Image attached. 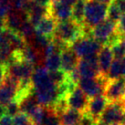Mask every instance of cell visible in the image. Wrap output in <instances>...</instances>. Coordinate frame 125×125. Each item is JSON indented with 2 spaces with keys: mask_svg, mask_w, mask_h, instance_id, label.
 Wrapping results in <instances>:
<instances>
[{
  "mask_svg": "<svg viewBox=\"0 0 125 125\" xmlns=\"http://www.w3.org/2000/svg\"><path fill=\"white\" fill-rule=\"evenodd\" d=\"M76 1H87V0H76Z\"/></svg>",
  "mask_w": 125,
  "mask_h": 125,
  "instance_id": "42",
  "label": "cell"
},
{
  "mask_svg": "<svg viewBox=\"0 0 125 125\" xmlns=\"http://www.w3.org/2000/svg\"><path fill=\"white\" fill-rule=\"evenodd\" d=\"M27 20H28V18H23L22 16H21V15L17 14V13L10 12L6 17L7 29L12 32L20 33L21 26Z\"/></svg>",
  "mask_w": 125,
  "mask_h": 125,
  "instance_id": "19",
  "label": "cell"
},
{
  "mask_svg": "<svg viewBox=\"0 0 125 125\" xmlns=\"http://www.w3.org/2000/svg\"><path fill=\"white\" fill-rule=\"evenodd\" d=\"M116 32V23L105 19L91 30V36L102 45H105L109 38Z\"/></svg>",
  "mask_w": 125,
  "mask_h": 125,
  "instance_id": "10",
  "label": "cell"
},
{
  "mask_svg": "<svg viewBox=\"0 0 125 125\" xmlns=\"http://www.w3.org/2000/svg\"><path fill=\"white\" fill-rule=\"evenodd\" d=\"M85 6L86 1H76L72 9V20L81 25H83Z\"/></svg>",
  "mask_w": 125,
  "mask_h": 125,
  "instance_id": "20",
  "label": "cell"
},
{
  "mask_svg": "<svg viewBox=\"0 0 125 125\" xmlns=\"http://www.w3.org/2000/svg\"><path fill=\"white\" fill-rule=\"evenodd\" d=\"M107 9L108 5L101 4L96 0L86 1L83 26L92 29L107 19Z\"/></svg>",
  "mask_w": 125,
  "mask_h": 125,
  "instance_id": "3",
  "label": "cell"
},
{
  "mask_svg": "<svg viewBox=\"0 0 125 125\" xmlns=\"http://www.w3.org/2000/svg\"><path fill=\"white\" fill-rule=\"evenodd\" d=\"M98 2L101 3L103 4H105V5H109L111 3H112V0H96Z\"/></svg>",
  "mask_w": 125,
  "mask_h": 125,
  "instance_id": "39",
  "label": "cell"
},
{
  "mask_svg": "<svg viewBox=\"0 0 125 125\" xmlns=\"http://www.w3.org/2000/svg\"><path fill=\"white\" fill-rule=\"evenodd\" d=\"M32 1H33L34 4H36L37 5H40V6H42V7L50 9L53 0H32Z\"/></svg>",
  "mask_w": 125,
  "mask_h": 125,
  "instance_id": "32",
  "label": "cell"
},
{
  "mask_svg": "<svg viewBox=\"0 0 125 125\" xmlns=\"http://www.w3.org/2000/svg\"><path fill=\"white\" fill-rule=\"evenodd\" d=\"M123 16V13L121 12L120 9L118 8L116 3L112 2L108 5L107 9V19L113 21L114 23H117L119 21L120 18Z\"/></svg>",
  "mask_w": 125,
  "mask_h": 125,
  "instance_id": "24",
  "label": "cell"
},
{
  "mask_svg": "<svg viewBox=\"0 0 125 125\" xmlns=\"http://www.w3.org/2000/svg\"><path fill=\"white\" fill-rule=\"evenodd\" d=\"M103 45L93 37L84 36L77 40L71 45V49L80 58H85L88 56L98 55Z\"/></svg>",
  "mask_w": 125,
  "mask_h": 125,
  "instance_id": "5",
  "label": "cell"
},
{
  "mask_svg": "<svg viewBox=\"0 0 125 125\" xmlns=\"http://www.w3.org/2000/svg\"><path fill=\"white\" fill-rule=\"evenodd\" d=\"M85 36L83 25L75 22L73 20L58 21L57 23L53 37L68 45H71L77 40Z\"/></svg>",
  "mask_w": 125,
  "mask_h": 125,
  "instance_id": "2",
  "label": "cell"
},
{
  "mask_svg": "<svg viewBox=\"0 0 125 125\" xmlns=\"http://www.w3.org/2000/svg\"><path fill=\"white\" fill-rule=\"evenodd\" d=\"M83 114L71 108H67L62 112L57 113L61 125H79Z\"/></svg>",
  "mask_w": 125,
  "mask_h": 125,
  "instance_id": "17",
  "label": "cell"
},
{
  "mask_svg": "<svg viewBox=\"0 0 125 125\" xmlns=\"http://www.w3.org/2000/svg\"><path fill=\"white\" fill-rule=\"evenodd\" d=\"M113 58L114 56L111 47L109 45H103L98 54V62H99V68L101 76H107L110 67L114 60Z\"/></svg>",
  "mask_w": 125,
  "mask_h": 125,
  "instance_id": "14",
  "label": "cell"
},
{
  "mask_svg": "<svg viewBox=\"0 0 125 125\" xmlns=\"http://www.w3.org/2000/svg\"><path fill=\"white\" fill-rule=\"evenodd\" d=\"M72 9L73 7L62 4L58 0H55L50 7V15L57 22L69 21L72 19Z\"/></svg>",
  "mask_w": 125,
  "mask_h": 125,
  "instance_id": "13",
  "label": "cell"
},
{
  "mask_svg": "<svg viewBox=\"0 0 125 125\" xmlns=\"http://www.w3.org/2000/svg\"><path fill=\"white\" fill-rule=\"evenodd\" d=\"M20 108H21V111L25 114H27L28 116L35 111L37 107L39 105H40L39 104L38 100H37L36 97H35L33 92L32 94H28V96L22 99L19 102Z\"/></svg>",
  "mask_w": 125,
  "mask_h": 125,
  "instance_id": "18",
  "label": "cell"
},
{
  "mask_svg": "<svg viewBox=\"0 0 125 125\" xmlns=\"http://www.w3.org/2000/svg\"><path fill=\"white\" fill-rule=\"evenodd\" d=\"M6 114V107L5 105H3V104H0V118L4 116Z\"/></svg>",
  "mask_w": 125,
  "mask_h": 125,
  "instance_id": "38",
  "label": "cell"
},
{
  "mask_svg": "<svg viewBox=\"0 0 125 125\" xmlns=\"http://www.w3.org/2000/svg\"><path fill=\"white\" fill-rule=\"evenodd\" d=\"M116 4H117L118 8L120 9L121 12L123 13V15L125 14V0H122L120 2H117Z\"/></svg>",
  "mask_w": 125,
  "mask_h": 125,
  "instance_id": "36",
  "label": "cell"
},
{
  "mask_svg": "<svg viewBox=\"0 0 125 125\" xmlns=\"http://www.w3.org/2000/svg\"><path fill=\"white\" fill-rule=\"evenodd\" d=\"M57 23V21L51 15H49V16H45L40 21L38 26L35 28V31L39 34L45 35L47 37H53Z\"/></svg>",
  "mask_w": 125,
  "mask_h": 125,
  "instance_id": "16",
  "label": "cell"
},
{
  "mask_svg": "<svg viewBox=\"0 0 125 125\" xmlns=\"http://www.w3.org/2000/svg\"><path fill=\"white\" fill-rule=\"evenodd\" d=\"M94 125H107L106 123H104V122L100 121V120H98V121H96L95 123H94Z\"/></svg>",
  "mask_w": 125,
  "mask_h": 125,
  "instance_id": "40",
  "label": "cell"
},
{
  "mask_svg": "<svg viewBox=\"0 0 125 125\" xmlns=\"http://www.w3.org/2000/svg\"><path fill=\"white\" fill-rule=\"evenodd\" d=\"M116 31L121 34H125V14L122 16L119 21L116 23Z\"/></svg>",
  "mask_w": 125,
  "mask_h": 125,
  "instance_id": "30",
  "label": "cell"
},
{
  "mask_svg": "<svg viewBox=\"0 0 125 125\" xmlns=\"http://www.w3.org/2000/svg\"><path fill=\"white\" fill-rule=\"evenodd\" d=\"M11 0H0V19H4L11 12Z\"/></svg>",
  "mask_w": 125,
  "mask_h": 125,
  "instance_id": "27",
  "label": "cell"
},
{
  "mask_svg": "<svg viewBox=\"0 0 125 125\" xmlns=\"http://www.w3.org/2000/svg\"><path fill=\"white\" fill-rule=\"evenodd\" d=\"M122 125H125V120H124V122H123V123Z\"/></svg>",
  "mask_w": 125,
  "mask_h": 125,
  "instance_id": "43",
  "label": "cell"
},
{
  "mask_svg": "<svg viewBox=\"0 0 125 125\" xmlns=\"http://www.w3.org/2000/svg\"><path fill=\"white\" fill-rule=\"evenodd\" d=\"M99 120L107 125H122L125 120V101L108 103Z\"/></svg>",
  "mask_w": 125,
  "mask_h": 125,
  "instance_id": "4",
  "label": "cell"
},
{
  "mask_svg": "<svg viewBox=\"0 0 125 125\" xmlns=\"http://www.w3.org/2000/svg\"><path fill=\"white\" fill-rule=\"evenodd\" d=\"M111 48L115 59H123L125 57V34H122L120 40Z\"/></svg>",
  "mask_w": 125,
  "mask_h": 125,
  "instance_id": "23",
  "label": "cell"
},
{
  "mask_svg": "<svg viewBox=\"0 0 125 125\" xmlns=\"http://www.w3.org/2000/svg\"><path fill=\"white\" fill-rule=\"evenodd\" d=\"M104 96L109 103L125 101V80L123 78L116 81H108L104 92Z\"/></svg>",
  "mask_w": 125,
  "mask_h": 125,
  "instance_id": "9",
  "label": "cell"
},
{
  "mask_svg": "<svg viewBox=\"0 0 125 125\" xmlns=\"http://www.w3.org/2000/svg\"><path fill=\"white\" fill-rule=\"evenodd\" d=\"M58 1L62 3V4L70 6V7H73L75 3H76V0H58Z\"/></svg>",
  "mask_w": 125,
  "mask_h": 125,
  "instance_id": "35",
  "label": "cell"
},
{
  "mask_svg": "<svg viewBox=\"0 0 125 125\" xmlns=\"http://www.w3.org/2000/svg\"><path fill=\"white\" fill-rule=\"evenodd\" d=\"M6 75H7V68L5 65L0 64V85L4 82Z\"/></svg>",
  "mask_w": 125,
  "mask_h": 125,
  "instance_id": "33",
  "label": "cell"
},
{
  "mask_svg": "<svg viewBox=\"0 0 125 125\" xmlns=\"http://www.w3.org/2000/svg\"><path fill=\"white\" fill-rule=\"evenodd\" d=\"M66 100L69 108L78 111L82 113H85L87 111L89 98L84 94L83 91L78 86H76L69 94L66 98Z\"/></svg>",
  "mask_w": 125,
  "mask_h": 125,
  "instance_id": "11",
  "label": "cell"
},
{
  "mask_svg": "<svg viewBox=\"0 0 125 125\" xmlns=\"http://www.w3.org/2000/svg\"><path fill=\"white\" fill-rule=\"evenodd\" d=\"M31 81L39 104L45 107H52L58 100V87L52 80L48 70L42 66L35 68Z\"/></svg>",
  "mask_w": 125,
  "mask_h": 125,
  "instance_id": "1",
  "label": "cell"
},
{
  "mask_svg": "<svg viewBox=\"0 0 125 125\" xmlns=\"http://www.w3.org/2000/svg\"><path fill=\"white\" fill-rule=\"evenodd\" d=\"M122 75H123V70H122L121 59H114L110 67L106 78L108 81H116L121 79Z\"/></svg>",
  "mask_w": 125,
  "mask_h": 125,
  "instance_id": "21",
  "label": "cell"
},
{
  "mask_svg": "<svg viewBox=\"0 0 125 125\" xmlns=\"http://www.w3.org/2000/svg\"><path fill=\"white\" fill-rule=\"evenodd\" d=\"M47 115V107L39 105L35 111L29 116L34 125H43Z\"/></svg>",
  "mask_w": 125,
  "mask_h": 125,
  "instance_id": "22",
  "label": "cell"
},
{
  "mask_svg": "<svg viewBox=\"0 0 125 125\" xmlns=\"http://www.w3.org/2000/svg\"><path fill=\"white\" fill-rule=\"evenodd\" d=\"M121 61H122V70H123L122 78H123L125 80V57L123 59H121Z\"/></svg>",
  "mask_w": 125,
  "mask_h": 125,
  "instance_id": "37",
  "label": "cell"
},
{
  "mask_svg": "<svg viewBox=\"0 0 125 125\" xmlns=\"http://www.w3.org/2000/svg\"><path fill=\"white\" fill-rule=\"evenodd\" d=\"M81 78H97L100 75L98 55H92L81 58L76 67Z\"/></svg>",
  "mask_w": 125,
  "mask_h": 125,
  "instance_id": "7",
  "label": "cell"
},
{
  "mask_svg": "<svg viewBox=\"0 0 125 125\" xmlns=\"http://www.w3.org/2000/svg\"><path fill=\"white\" fill-rule=\"evenodd\" d=\"M43 125H61L58 115L52 107H47V115Z\"/></svg>",
  "mask_w": 125,
  "mask_h": 125,
  "instance_id": "26",
  "label": "cell"
},
{
  "mask_svg": "<svg viewBox=\"0 0 125 125\" xmlns=\"http://www.w3.org/2000/svg\"><path fill=\"white\" fill-rule=\"evenodd\" d=\"M6 107V114L10 115V116H13L18 114V113L21 112V108H20V104L18 102H16V100L11 101L10 104H8Z\"/></svg>",
  "mask_w": 125,
  "mask_h": 125,
  "instance_id": "28",
  "label": "cell"
},
{
  "mask_svg": "<svg viewBox=\"0 0 125 125\" xmlns=\"http://www.w3.org/2000/svg\"><path fill=\"white\" fill-rule=\"evenodd\" d=\"M94 123H95V121L87 113H84L82 115V117L81 119L79 125H94Z\"/></svg>",
  "mask_w": 125,
  "mask_h": 125,
  "instance_id": "29",
  "label": "cell"
},
{
  "mask_svg": "<svg viewBox=\"0 0 125 125\" xmlns=\"http://www.w3.org/2000/svg\"><path fill=\"white\" fill-rule=\"evenodd\" d=\"M49 73H50V76L52 78V80L53 81V82L57 87L63 84L68 79V75L61 69L55 70V71H51Z\"/></svg>",
  "mask_w": 125,
  "mask_h": 125,
  "instance_id": "25",
  "label": "cell"
},
{
  "mask_svg": "<svg viewBox=\"0 0 125 125\" xmlns=\"http://www.w3.org/2000/svg\"><path fill=\"white\" fill-rule=\"evenodd\" d=\"M79 60V57L73 52L71 47L64 49L61 53V70L69 75L76 69Z\"/></svg>",
  "mask_w": 125,
  "mask_h": 125,
  "instance_id": "15",
  "label": "cell"
},
{
  "mask_svg": "<svg viewBox=\"0 0 125 125\" xmlns=\"http://www.w3.org/2000/svg\"><path fill=\"white\" fill-rule=\"evenodd\" d=\"M108 103L109 102L104 95L89 99L88 105L85 113H87L95 122L98 121L100 118L102 113L104 112Z\"/></svg>",
  "mask_w": 125,
  "mask_h": 125,
  "instance_id": "12",
  "label": "cell"
},
{
  "mask_svg": "<svg viewBox=\"0 0 125 125\" xmlns=\"http://www.w3.org/2000/svg\"><path fill=\"white\" fill-rule=\"evenodd\" d=\"M7 30V24H6V18L0 19V34Z\"/></svg>",
  "mask_w": 125,
  "mask_h": 125,
  "instance_id": "34",
  "label": "cell"
},
{
  "mask_svg": "<svg viewBox=\"0 0 125 125\" xmlns=\"http://www.w3.org/2000/svg\"><path fill=\"white\" fill-rule=\"evenodd\" d=\"M0 125H13V116L5 114L0 118Z\"/></svg>",
  "mask_w": 125,
  "mask_h": 125,
  "instance_id": "31",
  "label": "cell"
},
{
  "mask_svg": "<svg viewBox=\"0 0 125 125\" xmlns=\"http://www.w3.org/2000/svg\"><path fill=\"white\" fill-rule=\"evenodd\" d=\"M107 82V78L103 76H99L97 78H81L77 86L89 99H92L97 96L104 95Z\"/></svg>",
  "mask_w": 125,
  "mask_h": 125,
  "instance_id": "6",
  "label": "cell"
},
{
  "mask_svg": "<svg viewBox=\"0 0 125 125\" xmlns=\"http://www.w3.org/2000/svg\"><path fill=\"white\" fill-rule=\"evenodd\" d=\"M122 0H112V2H115V3H117V2H120Z\"/></svg>",
  "mask_w": 125,
  "mask_h": 125,
  "instance_id": "41",
  "label": "cell"
},
{
  "mask_svg": "<svg viewBox=\"0 0 125 125\" xmlns=\"http://www.w3.org/2000/svg\"><path fill=\"white\" fill-rule=\"evenodd\" d=\"M33 71L34 66L24 60L16 61L7 66V75L20 82L31 80Z\"/></svg>",
  "mask_w": 125,
  "mask_h": 125,
  "instance_id": "8",
  "label": "cell"
}]
</instances>
